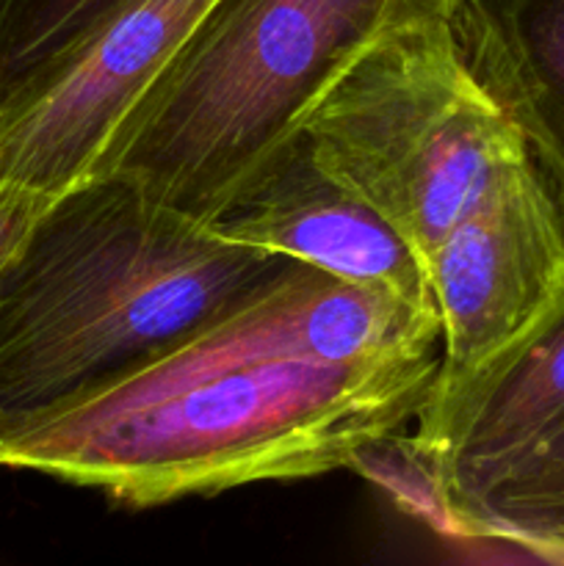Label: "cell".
<instances>
[{
  "label": "cell",
  "mask_w": 564,
  "mask_h": 566,
  "mask_svg": "<svg viewBox=\"0 0 564 566\" xmlns=\"http://www.w3.org/2000/svg\"><path fill=\"white\" fill-rule=\"evenodd\" d=\"M457 25L564 216V0H459Z\"/></svg>",
  "instance_id": "cell-9"
},
{
  "label": "cell",
  "mask_w": 564,
  "mask_h": 566,
  "mask_svg": "<svg viewBox=\"0 0 564 566\" xmlns=\"http://www.w3.org/2000/svg\"><path fill=\"white\" fill-rule=\"evenodd\" d=\"M44 205H48V199H39L22 188L11 186V182L0 180V269L9 263L14 249L20 247L22 235Z\"/></svg>",
  "instance_id": "cell-12"
},
{
  "label": "cell",
  "mask_w": 564,
  "mask_h": 566,
  "mask_svg": "<svg viewBox=\"0 0 564 566\" xmlns=\"http://www.w3.org/2000/svg\"><path fill=\"white\" fill-rule=\"evenodd\" d=\"M426 276L440 365L415 429L484 385L564 293V216L531 155L498 171L435 249Z\"/></svg>",
  "instance_id": "cell-5"
},
{
  "label": "cell",
  "mask_w": 564,
  "mask_h": 566,
  "mask_svg": "<svg viewBox=\"0 0 564 566\" xmlns=\"http://www.w3.org/2000/svg\"><path fill=\"white\" fill-rule=\"evenodd\" d=\"M459 534L564 562V426L453 506Z\"/></svg>",
  "instance_id": "cell-10"
},
{
  "label": "cell",
  "mask_w": 564,
  "mask_h": 566,
  "mask_svg": "<svg viewBox=\"0 0 564 566\" xmlns=\"http://www.w3.org/2000/svg\"><path fill=\"white\" fill-rule=\"evenodd\" d=\"M437 310L299 263L153 365L0 446L130 509L352 468L418 420Z\"/></svg>",
  "instance_id": "cell-1"
},
{
  "label": "cell",
  "mask_w": 564,
  "mask_h": 566,
  "mask_svg": "<svg viewBox=\"0 0 564 566\" xmlns=\"http://www.w3.org/2000/svg\"><path fill=\"white\" fill-rule=\"evenodd\" d=\"M125 0H0V116L25 103Z\"/></svg>",
  "instance_id": "cell-11"
},
{
  "label": "cell",
  "mask_w": 564,
  "mask_h": 566,
  "mask_svg": "<svg viewBox=\"0 0 564 566\" xmlns=\"http://www.w3.org/2000/svg\"><path fill=\"white\" fill-rule=\"evenodd\" d=\"M459 0H219L122 119L97 171L208 227L335 77L409 17Z\"/></svg>",
  "instance_id": "cell-3"
},
{
  "label": "cell",
  "mask_w": 564,
  "mask_h": 566,
  "mask_svg": "<svg viewBox=\"0 0 564 566\" xmlns=\"http://www.w3.org/2000/svg\"><path fill=\"white\" fill-rule=\"evenodd\" d=\"M457 11L442 6L374 39L302 125L315 160L396 227L424 271L498 171L529 155L476 75Z\"/></svg>",
  "instance_id": "cell-4"
},
{
  "label": "cell",
  "mask_w": 564,
  "mask_h": 566,
  "mask_svg": "<svg viewBox=\"0 0 564 566\" xmlns=\"http://www.w3.org/2000/svg\"><path fill=\"white\" fill-rule=\"evenodd\" d=\"M296 265L114 171L70 186L0 269V446L130 379Z\"/></svg>",
  "instance_id": "cell-2"
},
{
  "label": "cell",
  "mask_w": 564,
  "mask_h": 566,
  "mask_svg": "<svg viewBox=\"0 0 564 566\" xmlns=\"http://www.w3.org/2000/svg\"><path fill=\"white\" fill-rule=\"evenodd\" d=\"M562 426L564 293L534 335L484 385L462 398L446 418L415 429L409 437L435 464L453 512L462 497Z\"/></svg>",
  "instance_id": "cell-8"
},
{
  "label": "cell",
  "mask_w": 564,
  "mask_h": 566,
  "mask_svg": "<svg viewBox=\"0 0 564 566\" xmlns=\"http://www.w3.org/2000/svg\"><path fill=\"white\" fill-rule=\"evenodd\" d=\"M219 0H125L0 116V180L53 199L86 180L111 136Z\"/></svg>",
  "instance_id": "cell-6"
},
{
  "label": "cell",
  "mask_w": 564,
  "mask_h": 566,
  "mask_svg": "<svg viewBox=\"0 0 564 566\" xmlns=\"http://www.w3.org/2000/svg\"><path fill=\"white\" fill-rule=\"evenodd\" d=\"M208 227L236 243L435 307L409 243L315 160L302 130L243 182Z\"/></svg>",
  "instance_id": "cell-7"
}]
</instances>
